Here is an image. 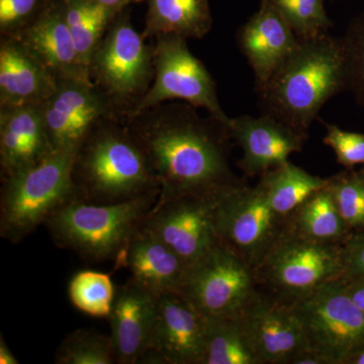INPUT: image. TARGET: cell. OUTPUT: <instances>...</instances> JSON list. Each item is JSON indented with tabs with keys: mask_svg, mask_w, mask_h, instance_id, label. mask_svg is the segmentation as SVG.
<instances>
[{
	"mask_svg": "<svg viewBox=\"0 0 364 364\" xmlns=\"http://www.w3.org/2000/svg\"><path fill=\"white\" fill-rule=\"evenodd\" d=\"M198 109L166 102L124 121L159 182L155 205L184 196L215 195L242 181L230 165L234 141L228 124Z\"/></svg>",
	"mask_w": 364,
	"mask_h": 364,
	"instance_id": "cell-1",
	"label": "cell"
},
{
	"mask_svg": "<svg viewBox=\"0 0 364 364\" xmlns=\"http://www.w3.org/2000/svg\"><path fill=\"white\" fill-rule=\"evenodd\" d=\"M255 90L261 114L309 135L323 107L347 91L341 38L326 33L299 39L293 54Z\"/></svg>",
	"mask_w": 364,
	"mask_h": 364,
	"instance_id": "cell-2",
	"label": "cell"
},
{
	"mask_svg": "<svg viewBox=\"0 0 364 364\" xmlns=\"http://www.w3.org/2000/svg\"><path fill=\"white\" fill-rule=\"evenodd\" d=\"M79 200L127 202L159 193L157 177L126 122L117 117L97 124L79 145L72 165Z\"/></svg>",
	"mask_w": 364,
	"mask_h": 364,
	"instance_id": "cell-3",
	"label": "cell"
},
{
	"mask_svg": "<svg viewBox=\"0 0 364 364\" xmlns=\"http://www.w3.org/2000/svg\"><path fill=\"white\" fill-rule=\"evenodd\" d=\"M159 193L116 203H92L74 198L46 222L53 241L83 259L114 260L124 267L129 244Z\"/></svg>",
	"mask_w": 364,
	"mask_h": 364,
	"instance_id": "cell-4",
	"label": "cell"
},
{
	"mask_svg": "<svg viewBox=\"0 0 364 364\" xmlns=\"http://www.w3.org/2000/svg\"><path fill=\"white\" fill-rule=\"evenodd\" d=\"M129 9L117 14L88 63L91 82L123 121L133 114L155 77L153 44L134 28Z\"/></svg>",
	"mask_w": 364,
	"mask_h": 364,
	"instance_id": "cell-5",
	"label": "cell"
},
{
	"mask_svg": "<svg viewBox=\"0 0 364 364\" xmlns=\"http://www.w3.org/2000/svg\"><path fill=\"white\" fill-rule=\"evenodd\" d=\"M76 152L54 151L37 164L1 178L0 236L20 243L76 196L72 165Z\"/></svg>",
	"mask_w": 364,
	"mask_h": 364,
	"instance_id": "cell-6",
	"label": "cell"
},
{
	"mask_svg": "<svg viewBox=\"0 0 364 364\" xmlns=\"http://www.w3.org/2000/svg\"><path fill=\"white\" fill-rule=\"evenodd\" d=\"M342 245L308 240L286 228L255 269L258 287L291 305L342 279Z\"/></svg>",
	"mask_w": 364,
	"mask_h": 364,
	"instance_id": "cell-7",
	"label": "cell"
},
{
	"mask_svg": "<svg viewBox=\"0 0 364 364\" xmlns=\"http://www.w3.org/2000/svg\"><path fill=\"white\" fill-rule=\"evenodd\" d=\"M287 219L273 210L259 183L240 181L218 193L217 233L255 272L275 241L284 233Z\"/></svg>",
	"mask_w": 364,
	"mask_h": 364,
	"instance_id": "cell-8",
	"label": "cell"
},
{
	"mask_svg": "<svg viewBox=\"0 0 364 364\" xmlns=\"http://www.w3.org/2000/svg\"><path fill=\"white\" fill-rule=\"evenodd\" d=\"M308 348L327 364H343L364 344V313L352 301L342 279L333 280L291 304Z\"/></svg>",
	"mask_w": 364,
	"mask_h": 364,
	"instance_id": "cell-9",
	"label": "cell"
},
{
	"mask_svg": "<svg viewBox=\"0 0 364 364\" xmlns=\"http://www.w3.org/2000/svg\"><path fill=\"white\" fill-rule=\"evenodd\" d=\"M153 60L154 80L132 116L163 102L181 100L229 124L230 117L220 104L215 79L191 52L186 38L171 33L155 37Z\"/></svg>",
	"mask_w": 364,
	"mask_h": 364,
	"instance_id": "cell-10",
	"label": "cell"
},
{
	"mask_svg": "<svg viewBox=\"0 0 364 364\" xmlns=\"http://www.w3.org/2000/svg\"><path fill=\"white\" fill-rule=\"evenodd\" d=\"M255 272L221 242L191 263L179 291L208 317L237 315L258 291Z\"/></svg>",
	"mask_w": 364,
	"mask_h": 364,
	"instance_id": "cell-11",
	"label": "cell"
},
{
	"mask_svg": "<svg viewBox=\"0 0 364 364\" xmlns=\"http://www.w3.org/2000/svg\"><path fill=\"white\" fill-rule=\"evenodd\" d=\"M218 193L184 196L154 205L141 228L191 265L219 242L215 223Z\"/></svg>",
	"mask_w": 364,
	"mask_h": 364,
	"instance_id": "cell-12",
	"label": "cell"
},
{
	"mask_svg": "<svg viewBox=\"0 0 364 364\" xmlns=\"http://www.w3.org/2000/svg\"><path fill=\"white\" fill-rule=\"evenodd\" d=\"M42 117L52 150L68 152H76L100 122L119 117L92 83L72 79L57 80L56 88L42 104Z\"/></svg>",
	"mask_w": 364,
	"mask_h": 364,
	"instance_id": "cell-13",
	"label": "cell"
},
{
	"mask_svg": "<svg viewBox=\"0 0 364 364\" xmlns=\"http://www.w3.org/2000/svg\"><path fill=\"white\" fill-rule=\"evenodd\" d=\"M207 328V316L182 294H158L156 321L140 363L203 364Z\"/></svg>",
	"mask_w": 364,
	"mask_h": 364,
	"instance_id": "cell-14",
	"label": "cell"
},
{
	"mask_svg": "<svg viewBox=\"0 0 364 364\" xmlns=\"http://www.w3.org/2000/svg\"><path fill=\"white\" fill-rule=\"evenodd\" d=\"M239 317L262 364H289L296 354L308 348L291 306L260 289Z\"/></svg>",
	"mask_w": 364,
	"mask_h": 364,
	"instance_id": "cell-15",
	"label": "cell"
},
{
	"mask_svg": "<svg viewBox=\"0 0 364 364\" xmlns=\"http://www.w3.org/2000/svg\"><path fill=\"white\" fill-rule=\"evenodd\" d=\"M228 127L234 142L243 151L238 165L248 177L261 176L289 161V156L301 152L308 140V135L267 114L230 117Z\"/></svg>",
	"mask_w": 364,
	"mask_h": 364,
	"instance_id": "cell-16",
	"label": "cell"
},
{
	"mask_svg": "<svg viewBox=\"0 0 364 364\" xmlns=\"http://www.w3.org/2000/svg\"><path fill=\"white\" fill-rule=\"evenodd\" d=\"M16 39L57 79L92 83L67 23L63 0H47L39 16Z\"/></svg>",
	"mask_w": 364,
	"mask_h": 364,
	"instance_id": "cell-17",
	"label": "cell"
},
{
	"mask_svg": "<svg viewBox=\"0 0 364 364\" xmlns=\"http://www.w3.org/2000/svg\"><path fill=\"white\" fill-rule=\"evenodd\" d=\"M158 294L129 279L114 296L111 315V337L117 363H140L157 316Z\"/></svg>",
	"mask_w": 364,
	"mask_h": 364,
	"instance_id": "cell-18",
	"label": "cell"
},
{
	"mask_svg": "<svg viewBox=\"0 0 364 364\" xmlns=\"http://www.w3.org/2000/svg\"><path fill=\"white\" fill-rule=\"evenodd\" d=\"M238 43L258 88L293 54L299 39L274 7L261 1L259 11L239 31Z\"/></svg>",
	"mask_w": 364,
	"mask_h": 364,
	"instance_id": "cell-19",
	"label": "cell"
},
{
	"mask_svg": "<svg viewBox=\"0 0 364 364\" xmlns=\"http://www.w3.org/2000/svg\"><path fill=\"white\" fill-rule=\"evenodd\" d=\"M52 152L42 105L0 107L1 178L37 164Z\"/></svg>",
	"mask_w": 364,
	"mask_h": 364,
	"instance_id": "cell-20",
	"label": "cell"
},
{
	"mask_svg": "<svg viewBox=\"0 0 364 364\" xmlns=\"http://www.w3.org/2000/svg\"><path fill=\"white\" fill-rule=\"evenodd\" d=\"M57 80L20 40L0 37V107L42 105Z\"/></svg>",
	"mask_w": 364,
	"mask_h": 364,
	"instance_id": "cell-21",
	"label": "cell"
},
{
	"mask_svg": "<svg viewBox=\"0 0 364 364\" xmlns=\"http://www.w3.org/2000/svg\"><path fill=\"white\" fill-rule=\"evenodd\" d=\"M131 279L156 294L178 291L189 265L164 242L142 228L136 230L124 256Z\"/></svg>",
	"mask_w": 364,
	"mask_h": 364,
	"instance_id": "cell-22",
	"label": "cell"
},
{
	"mask_svg": "<svg viewBox=\"0 0 364 364\" xmlns=\"http://www.w3.org/2000/svg\"><path fill=\"white\" fill-rule=\"evenodd\" d=\"M146 40L164 33L189 39H203L213 28L208 0H146Z\"/></svg>",
	"mask_w": 364,
	"mask_h": 364,
	"instance_id": "cell-23",
	"label": "cell"
},
{
	"mask_svg": "<svg viewBox=\"0 0 364 364\" xmlns=\"http://www.w3.org/2000/svg\"><path fill=\"white\" fill-rule=\"evenodd\" d=\"M287 228L303 238L324 244H343L352 234L327 186L291 213L287 218Z\"/></svg>",
	"mask_w": 364,
	"mask_h": 364,
	"instance_id": "cell-24",
	"label": "cell"
},
{
	"mask_svg": "<svg viewBox=\"0 0 364 364\" xmlns=\"http://www.w3.org/2000/svg\"><path fill=\"white\" fill-rule=\"evenodd\" d=\"M258 183L273 210L287 220L306 198L327 186L328 178L313 176L287 161L263 173Z\"/></svg>",
	"mask_w": 364,
	"mask_h": 364,
	"instance_id": "cell-25",
	"label": "cell"
},
{
	"mask_svg": "<svg viewBox=\"0 0 364 364\" xmlns=\"http://www.w3.org/2000/svg\"><path fill=\"white\" fill-rule=\"evenodd\" d=\"M203 364H262L239 314L208 317Z\"/></svg>",
	"mask_w": 364,
	"mask_h": 364,
	"instance_id": "cell-26",
	"label": "cell"
},
{
	"mask_svg": "<svg viewBox=\"0 0 364 364\" xmlns=\"http://www.w3.org/2000/svg\"><path fill=\"white\" fill-rule=\"evenodd\" d=\"M63 1L72 37L83 63L88 68L91 55L119 13H114L97 0Z\"/></svg>",
	"mask_w": 364,
	"mask_h": 364,
	"instance_id": "cell-27",
	"label": "cell"
},
{
	"mask_svg": "<svg viewBox=\"0 0 364 364\" xmlns=\"http://www.w3.org/2000/svg\"><path fill=\"white\" fill-rule=\"evenodd\" d=\"M72 305L95 318H109L114 305V291L111 275L82 270L72 277L68 287Z\"/></svg>",
	"mask_w": 364,
	"mask_h": 364,
	"instance_id": "cell-28",
	"label": "cell"
},
{
	"mask_svg": "<svg viewBox=\"0 0 364 364\" xmlns=\"http://www.w3.org/2000/svg\"><path fill=\"white\" fill-rule=\"evenodd\" d=\"M55 363L58 364L117 363L116 350H114L111 335L107 336L92 330H75L60 345L55 355Z\"/></svg>",
	"mask_w": 364,
	"mask_h": 364,
	"instance_id": "cell-29",
	"label": "cell"
},
{
	"mask_svg": "<svg viewBox=\"0 0 364 364\" xmlns=\"http://www.w3.org/2000/svg\"><path fill=\"white\" fill-rule=\"evenodd\" d=\"M277 9L301 40L329 33L333 23L326 13L325 0H261Z\"/></svg>",
	"mask_w": 364,
	"mask_h": 364,
	"instance_id": "cell-30",
	"label": "cell"
},
{
	"mask_svg": "<svg viewBox=\"0 0 364 364\" xmlns=\"http://www.w3.org/2000/svg\"><path fill=\"white\" fill-rule=\"evenodd\" d=\"M327 188L339 214L354 232L364 230V173L345 169L328 178Z\"/></svg>",
	"mask_w": 364,
	"mask_h": 364,
	"instance_id": "cell-31",
	"label": "cell"
},
{
	"mask_svg": "<svg viewBox=\"0 0 364 364\" xmlns=\"http://www.w3.org/2000/svg\"><path fill=\"white\" fill-rule=\"evenodd\" d=\"M346 67L347 91L364 107V13L354 18L341 38Z\"/></svg>",
	"mask_w": 364,
	"mask_h": 364,
	"instance_id": "cell-32",
	"label": "cell"
},
{
	"mask_svg": "<svg viewBox=\"0 0 364 364\" xmlns=\"http://www.w3.org/2000/svg\"><path fill=\"white\" fill-rule=\"evenodd\" d=\"M46 1L0 0V37H18L39 16Z\"/></svg>",
	"mask_w": 364,
	"mask_h": 364,
	"instance_id": "cell-33",
	"label": "cell"
},
{
	"mask_svg": "<svg viewBox=\"0 0 364 364\" xmlns=\"http://www.w3.org/2000/svg\"><path fill=\"white\" fill-rule=\"evenodd\" d=\"M324 124L326 136L323 142L331 148L337 162L346 169L364 165V134L344 131L336 124Z\"/></svg>",
	"mask_w": 364,
	"mask_h": 364,
	"instance_id": "cell-34",
	"label": "cell"
},
{
	"mask_svg": "<svg viewBox=\"0 0 364 364\" xmlns=\"http://www.w3.org/2000/svg\"><path fill=\"white\" fill-rule=\"evenodd\" d=\"M343 274L341 279L364 277V230L354 232L342 245Z\"/></svg>",
	"mask_w": 364,
	"mask_h": 364,
	"instance_id": "cell-35",
	"label": "cell"
},
{
	"mask_svg": "<svg viewBox=\"0 0 364 364\" xmlns=\"http://www.w3.org/2000/svg\"><path fill=\"white\" fill-rule=\"evenodd\" d=\"M345 289L352 299L364 313V277H355L352 279H342Z\"/></svg>",
	"mask_w": 364,
	"mask_h": 364,
	"instance_id": "cell-36",
	"label": "cell"
},
{
	"mask_svg": "<svg viewBox=\"0 0 364 364\" xmlns=\"http://www.w3.org/2000/svg\"><path fill=\"white\" fill-rule=\"evenodd\" d=\"M289 364H327L324 358H321L318 354L316 353L311 349L306 348L305 350L299 352Z\"/></svg>",
	"mask_w": 364,
	"mask_h": 364,
	"instance_id": "cell-37",
	"label": "cell"
},
{
	"mask_svg": "<svg viewBox=\"0 0 364 364\" xmlns=\"http://www.w3.org/2000/svg\"><path fill=\"white\" fill-rule=\"evenodd\" d=\"M97 1L114 13H121L124 9H129L132 4L146 1V0H97Z\"/></svg>",
	"mask_w": 364,
	"mask_h": 364,
	"instance_id": "cell-38",
	"label": "cell"
},
{
	"mask_svg": "<svg viewBox=\"0 0 364 364\" xmlns=\"http://www.w3.org/2000/svg\"><path fill=\"white\" fill-rule=\"evenodd\" d=\"M0 363L1 364H18V359L14 355L13 352L9 348L4 336L0 337Z\"/></svg>",
	"mask_w": 364,
	"mask_h": 364,
	"instance_id": "cell-39",
	"label": "cell"
},
{
	"mask_svg": "<svg viewBox=\"0 0 364 364\" xmlns=\"http://www.w3.org/2000/svg\"><path fill=\"white\" fill-rule=\"evenodd\" d=\"M343 364H364V344L352 351L345 359Z\"/></svg>",
	"mask_w": 364,
	"mask_h": 364,
	"instance_id": "cell-40",
	"label": "cell"
},
{
	"mask_svg": "<svg viewBox=\"0 0 364 364\" xmlns=\"http://www.w3.org/2000/svg\"><path fill=\"white\" fill-rule=\"evenodd\" d=\"M361 171H363V173H364V167H363V170H361Z\"/></svg>",
	"mask_w": 364,
	"mask_h": 364,
	"instance_id": "cell-41",
	"label": "cell"
}]
</instances>
